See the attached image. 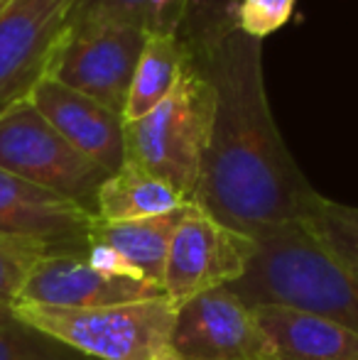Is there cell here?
Here are the masks:
<instances>
[{"mask_svg":"<svg viewBox=\"0 0 358 360\" xmlns=\"http://www.w3.org/2000/svg\"><path fill=\"white\" fill-rule=\"evenodd\" d=\"M186 0H77L69 25L118 22L143 30L145 34L177 37Z\"/></svg>","mask_w":358,"mask_h":360,"instance_id":"e0dca14e","label":"cell"},{"mask_svg":"<svg viewBox=\"0 0 358 360\" xmlns=\"http://www.w3.org/2000/svg\"><path fill=\"white\" fill-rule=\"evenodd\" d=\"M52 250L42 243L0 233V304L13 307L18 302L30 272Z\"/></svg>","mask_w":358,"mask_h":360,"instance_id":"44dd1931","label":"cell"},{"mask_svg":"<svg viewBox=\"0 0 358 360\" xmlns=\"http://www.w3.org/2000/svg\"><path fill=\"white\" fill-rule=\"evenodd\" d=\"M191 206L194 204L181 206L172 214L143 218V221L106 223L96 218L89 233L87 260L101 272L133 277L162 289L172 236Z\"/></svg>","mask_w":358,"mask_h":360,"instance_id":"4fadbf2b","label":"cell"},{"mask_svg":"<svg viewBox=\"0 0 358 360\" xmlns=\"http://www.w3.org/2000/svg\"><path fill=\"white\" fill-rule=\"evenodd\" d=\"M214 118V89L189 57L174 91L148 115L125 123V162L167 181L191 204Z\"/></svg>","mask_w":358,"mask_h":360,"instance_id":"3957f363","label":"cell"},{"mask_svg":"<svg viewBox=\"0 0 358 360\" xmlns=\"http://www.w3.org/2000/svg\"><path fill=\"white\" fill-rule=\"evenodd\" d=\"M0 360H91L72 351L52 336L37 331L15 314L13 307L0 304Z\"/></svg>","mask_w":358,"mask_h":360,"instance_id":"ffe728a7","label":"cell"},{"mask_svg":"<svg viewBox=\"0 0 358 360\" xmlns=\"http://www.w3.org/2000/svg\"><path fill=\"white\" fill-rule=\"evenodd\" d=\"M96 216L84 206L0 169V233L37 240L52 255L87 252Z\"/></svg>","mask_w":358,"mask_h":360,"instance_id":"8fae6325","label":"cell"},{"mask_svg":"<svg viewBox=\"0 0 358 360\" xmlns=\"http://www.w3.org/2000/svg\"><path fill=\"white\" fill-rule=\"evenodd\" d=\"M170 351L181 360H277L250 307L229 287L201 294L179 309Z\"/></svg>","mask_w":358,"mask_h":360,"instance_id":"9c48e42d","label":"cell"},{"mask_svg":"<svg viewBox=\"0 0 358 360\" xmlns=\"http://www.w3.org/2000/svg\"><path fill=\"white\" fill-rule=\"evenodd\" d=\"M277 360H358V333L331 319L277 304L250 307Z\"/></svg>","mask_w":358,"mask_h":360,"instance_id":"5bb4252c","label":"cell"},{"mask_svg":"<svg viewBox=\"0 0 358 360\" xmlns=\"http://www.w3.org/2000/svg\"><path fill=\"white\" fill-rule=\"evenodd\" d=\"M0 169L91 214L101 184L108 179V172L69 145L30 101L0 113Z\"/></svg>","mask_w":358,"mask_h":360,"instance_id":"5b68a950","label":"cell"},{"mask_svg":"<svg viewBox=\"0 0 358 360\" xmlns=\"http://www.w3.org/2000/svg\"><path fill=\"white\" fill-rule=\"evenodd\" d=\"M30 103L72 147L108 174L125 165V120L108 105L44 76L30 94Z\"/></svg>","mask_w":358,"mask_h":360,"instance_id":"7c38bea8","label":"cell"},{"mask_svg":"<svg viewBox=\"0 0 358 360\" xmlns=\"http://www.w3.org/2000/svg\"><path fill=\"white\" fill-rule=\"evenodd\" d=\"M150 34L118 22H77L62 34L47 76L123 115Z\"/></svg>","mask_w":358,"mask_h":360,"instance_id":"8992f818","label":"cell"},{"mask_svg":"<svg viewBox=\"0 0 358 360\" xmlns=\"http://www.w3.org/2000/svg\"><path fill=\"white\" fill-rule=\"evenodd\" d=\"M258 252L229 289L248 307L277 304L331 319L358 333V280L339 267L302 223L253 236Z\"/></svg>","mask_w":358,"mask_h":360,"instance_id":"7a4b0ae2","label":"cell"},{"mask_svg":"<svg viewBox=\"0 0 358 360\" xmlns=\"http://www.w3.org/2000/svg\"><path fill=\"white\" fill-rule=\"evenodd\" d=\"M77 0H10L0 10V113L47 76Z\"/></svg>","mask_w":358,"mask_h":360,"instance_id":"ba28073f","label":"cell"},{"mask_svg":"<svg viewBox=\"0 0 358 360\" xmlns=\"http://www.w3.org/2000/svg\"><path fill=\"white\" fill-rule=\"evenodd\" d=\"M189 57L214 89V118L191 204L250 238L265 228L305 223L321 194L312 189L272 118L263 42L236 30Z\"/></svg>","mask_w":358,"mask_h":360,"instance_id":"6da1fadb","label":"cell"},{"mask_svg":"<svg viewBox=\"0 0 358 360\" xmlns=\"http://www.w3.org/2000/svg\"><path fill=\"white\" fill-rule=\"evenodd\" d=\"M302 226L336 265L358 280V206L321 196L314 214Z\"/></svg>","mask_w":358,"mask_h":360,"instance_id":"ac0fdd59","label":"cell"},{"mask_svg":"<svg viewBox=\"0 0 358 360\" xmlns=\"http://www.w3.org/2000/svg\"><path fill=\"white\" fill-rule=\"evenodd\" d=\"M186 204L189 201L167 181L125 162L101 184L94 214L106 223H125L172 214Z\"/></svg>","mask_w":358,"mask_h":360,"instance_id":"9a60e30c","label":"cell"},{"mask_svg":"<svg viewBox=\"0 0 358 360\" xmlns=\"http://www.w3.org/2000/svg\"><path fill=\"white\" fill-rule=\"evenodd\" d=\"M5 3H8V0H0V5H5Z\"/></svg>","mask_w":358,"mask_h":360,"instance_id":"cb8c5ba5","label":"cell"},{"mask_svg":"<svg viewBox=\"0 0 358 360\" xmlns=\"http://www.w3.org/2000/svg\"><path fill=\"white\" fill-rule=\"evenodd\" d=\"M8 3H10V0H8ZM8 3H5V5H8ZM5 5H0V10H3V8H5Z\"/></svg>","mask_w":358,"mask_h":360,"instance_id":"d4e9b609","label":"cell"},{"mask_svg":"<svg viewBox=\"0 0 358 360\" xmlns=\"http://www.w3.org/2000/svg\"><path fill=\"white\" fill-rule=\"evenodd\" d=\"M292 13H295V0H241L236 30L245 37L263 42L290 22Z\"/></svg>","mask_w":358,"mask_h":360,"instance_id":"7402d4cb","label":"cell"},{"mask_svg":"<svg viewBox=\"0 0 358 360\" xmlns=\"http://www.w3.org/2000/svg\"><path fill=\"white\" fill-rule=\"evenodd\" d=\"M189 62V52L172 34H150L138 59L133 84L125 101L123 120H138L148 115L174 91Z\"/></svg>","mask_w":358,"mask_h":360,"instance_id":"2e32d148","label":"cell"},{"mask_svg":"<svg viewBox=\"0 0 358 360\" xmlns=\"http://www.w3.org/2000/svg\"><path fill=\"white\" fill-rule=\"evenodd\" d=\"M155 297H165L162 289L133 277L96 270L87 260V252H67V255H47L44 260H39L30 272L23 294L15 304L94 309Z\"/></svg>","mask_w":358,"mask_h":360,"instance_id":"30bf717a","label":"cell"},{"mask_svg":"<svg viewBox=\"0 0 358 360\" xmlns=\"http://www.w3.org/2000/svg\"><path fill=\"white\" fill-rule=\"evenodd\" d=\"M241 0H186L177 39L189 54H201L236 32Z\"/></svg>","mask_w":358,"mask_h":360,"instance_id":"d6986e66","label":"cell"},{"mask_svg":"<svg viewBox=\"0 0 358 360\" xmlns=\"http://www.w3.org/2000/svg\"><path fill=\"white\" fill-rule=\"evenodd\" d=\"M15 314L91 360H160L170 351L177 309L167 297L94 309L13 304Z\"/></svg>","mask_w":358,"mask_h":360,"instance_id":"277c9868","label":"cell"},{"mask_svg":"<svg viewBox=\"0 0 358 360\" xmlns=\"http://www.w3.org/2000/svg\"><path fill=\"white\" fill-rule=\"evenodd\" d=\"M255 252L258 245L250 236L221 226L191 206L172 236L162 294L179 311L191 299L238 282Z\"/></svg>","mask_w":358,"mask_h":360,"instance_id":"52a82bcc","label":"cell"},{"mask_svg":"<svg viewBox=\"0 0 358 360\" xmlns=\"http://www.w3.org/2000/svg\"><path fill=\"white\" fill-rule=\"evenodd\" d=\"M160 360H181V358H177V356H174V353H172V351H167V353H165V356H162V358H160Z\"/></svg>","mask_w":358,"mask_h":360,"instance_id":"603a6c76","label":"cell"}]
</instances>
